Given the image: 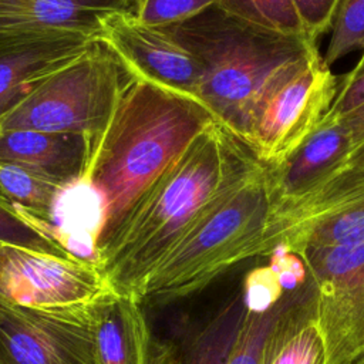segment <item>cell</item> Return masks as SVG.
<instances>
[{"label":"cell","instance_id":"cb8c5ba5","mask_svg":"<svg viewBox=\"0 0 364 364\" xmlns=\"http://www.w3.org/2000/svg\"><path fill=\"white\" fill-rule=\"evenodd\" d=\"M306 34L317 38L331 28L341 0H291Z\"/></svg>","mask_w":364,"mask_h":364},{"label":"cell","instance_id":"7402d4cb","mask_svg":"<svg viewBox=\"0 0 364 364\" xmlns=\"http://www.w3.org/2000/svg\"><path fill=\"white\" fill-rule=\"evenodd\" d=\"M0 242L47 252L58 256H68L54 240L40 232L23 213V210L0 193ZM75 259V257H74Z\"/></svg>","mask_w":364,"mask_h":364},{"label":"cell","instance_id":"4316f807","mask_svg":"<svg viewBox=\"0 0 364 364\" xmlns=\"http://www.w3.org/2000/svg\"><path fill=\"white\" fill-rule=\"evenodd\" d=\"M91 1H98V3H104L107 6H111L117 10H124V11H132L136 7L138 0H91Z\"/></svg>","mask_w":364,"mask_h":364},{"label":"cell","instance_id":"277c9868","mask_svg":"<svg viewBox=\"0 0 364 364\" xmlns=\"http://www.w3.org/2000/svg\"><path fill=\"white\" fill-rule=\"evenodd\" d=\"M272 213L269 173L260 165L159 263L144 287L142 304L166 306L191 297L240 262L263 257Z\"/></svg>","mask_w":364,"mask_h":364},{"label":"cell","instance_id":"f1b7e54d","mask_svg":"<svg viewBox=\"0 0 364 364\" xmlns=\"http://www.w3.org/2000/svg\"><path fill=\"white\" fill-rule=\"evenodd\" d=\"M355 364H364V357H363V358H361V360H360V361H357V363H355Z\"/></svg>","mask_w":364,"mask_h":364},{"label":"cell","instance_id":"6da1fadb","mask_svg":"<svg viewBox=\"0 0 364 364\" xmlns=\"http://www.w3.org/2000/svg\"><path fill=\"white\" fill-rule=\"evenodd\" d=\"M260 165L252 149L219 122L202 132L101 239L98 267L111 290L141 300L169 252Z\"/></svg>","mask_w":364,"mask_h":364},{"label":"cell","instance_id":"9c48e42d","mask_svg":"<svg viewBox=\"0 0 364 364\" xmlns=\"http://www.w3.org/2000/svg\"><path fill=\"white\" fill-rule=\"evenodd\" d=\"M100 41L135 80L199 100L202 67L169 28L146 26L132 11H114L101 24Z\"/></svg>","mask_w":364,"mask_h":364},{"label":"cell","instance_id":"9a60e30c","mask_svg":"<svg viewBox=\"0 0 364 364\" xmlns=\"http://www.w3.org/2000/svg\"><path fill=\"white\" fill-rule=\"evenodd\" d=\"M31 223L71 257L98 266L107 210L101 193L88 179L63 186L48 219Z\"/></svg>","mask_w":364,"mask_h":364},{"label":"cell","instance_id":"8992f818","mask_svg":"<svg viewBox=\"0 0 364 364\" xmlns=\"http://www.w3.org/2000/svg\"><path fill=\"white\" fill-rule=\"evenodd\" d=\"M94 303L37 309L0 293V364H97Z\"/></svg>","mask_w":364,"mask_h":364},{"label":"cell","instance_id":"5bb4252c","mask_svg":"<svg viewBox=\"0 0 364 364\" xmlns=\"http://www.w3.org/2000/svg\"><path fill=\"white\" fill-rule=\"evenodd\" d=\"M260 364H327L314 283L307 276L287 289L263 346Z\"/></svg>","mask_w":364,"mask_h":364},{"label":"cell","instance_id":"ac0fdd59","mask_svg":"<svg viewBox=\"0 0 364 364\" xmlns=\"http://www.w3.org/2000/svg\"><path fill=\"white\" fill-rule=\"evenodd\" d=\"M63 186L9 162H0V193L31 222H46Z\"/></svg>","mask_w":364,"mask_h":364},{"label":"cell","instance_id":"8fae6325","mask_svg":"<svg viewBox=\"0 0 364 364\" xmlns=\"http://www.w3.org/2000/svg\"><path fill=\"white\" fill-rule=\"evenodd\" d=\"M100 37L85 33H28L0 37V119Z\"/></svg>","mask_w":364,"mask_h":364},{"label":"cell","instance_id":"52a82bcc","mask_svg":"<svg viewBox=\"0 0 364 364\" xmlns=\"http://www.w3.org/2000/svg\"><path fill=\"white\" fill-rule=\"evenodd\" d=\"M340 78L318 54L284 80L266 100L249 148L273 168L283 162L318 127L337 95Z\"/></svg>","mask_w":364,"mask_h":364},{"label":"cell","instance_id":"e0dca14e","mask_svg":"<svg viewBox=\"0 0 364 364\" xmlns=\"http://www.w3.org/2000/svg\"><path fill=\"white\" fill-rule=\"evenodd\" d=\"M246 313L242 286L186 343L181 364H226Z\"/></svg>","mask_w":364,"mask_h":364},{"label":"cell","instance_id":"30bf717a","mask_svg":"<svg viewBox=\"0 0 364 364\" xmlns=\"http://www.w3.org/2000/svg\"><path fill=\"white\" fill-rule=\"evenodd\" d=\"M353 161V141L340 118L330 111L318 127L283 162L267 168L273 213L297 205L336 178L347 173Z\"/></svg>","mask_w":364,"mask_h":364},{"label":"cell","instance_id":"7a4b0ae2","mask_svg":"<svg viewBox=\"0 0 364 364\" xmlns=\"http://www.w3.org/2000/svg\"><path fill=\"white\" fill-rule=\"evenodd\" d=\"M215 122L200 100L134 78L108 127L94 141L84 176L105 203L101 239Z\"/></svg>","mask_w":364,"mask_h":364},{"label":"cell","instance_id":"5b68a950","mask_svg":"<svg viewBox=\"0 0 364 364\" xmlns=\"http://www.w3.org/2000/svg\"><path fill=\"white\" fill-rule=\"evenodd\" d=\"M132 81L121 61L98 40L6 114L0 129L82 134L95 141Z\"/></svg>","mask_w":364,"mask_h":364},{"label":"cell","instance_id":"44dd1931","mask_svg":"<svg viewBox=\"0 0 364 364\" xmlns=\"http://www.w3.org/2000/svg\"><path fill=\"white\" fill-rule=\"evenodd\" d=\"M354 50L364 51V0H341L323 60L331 65Z\"/></svg>","mask_w":364,"mask_h":364},{"label":"cell","instance_id":"3957f363","mask_svg":"<svg viewBox=\"0 0 364 364\" xmlns=\"http://www.w3.org/2000/svg\"><path fill=\"white\" fill-rule=\"evenodd\" d=\"M168 28L202 67L199 100L247 146L269 95L320 54L317 43L307 37L257 28L215 4Z\"/></svg>","mask_w":364,"mask_h":364},{"label":"cell","instance_id":"4fadbf2b","mask_svg":"<svg viewBox=\"0 0 364 364\" xmlns=\"http://www.w3.org/2000/svg\"><path fill=\"white\" fill-rule=\"evenodd\" d=\"M94 139L82 134L0 129V162L26 168L60 186L81 181Z\"/></svg>","mask_w":364,"mask_h":364},{"label":"cell","instance_id":"ba28073f","mask_svg":"<svg viewBox=\"0 0 364 364\" xmlns=\"http://www.w3.org/2000/svg\"><path fill=\"white\" fill-rule=\"evenodd\" d=\"M109 290L92 263L0 242V293L14 303L71 307L92 303Z\"/></svg>","mask_w":364,"mask_h":364},{"label":"cell","instance_id":"7c38bea8","mask_svg":"<svg viewBox=\"0 0 364 364\" xmlns=\"http://www.w3.org/2000/svg\"><path fill=\"white\" fill-rule=\"evenodd\" d=\"M97 364H181V357L159 341L141 300L112 290L94 303Z\"/></svg>","mask_w":364,"mask_h":364},{"label":"cell","instance_id":"83f0119b","mask_svg":"<svg viewBox=\"0 0 364 364\" xmlns=\"http://www.w3.org/2000/svg\"><path fill=\"white\" fill-rule=\"evenodd\" d=\"M364 171V164L360 166V168H357V169H354V171H351V172H348V173H354V172H363Z\"/></svg>","mask_w":364,"mask_h":364},{"label":"cell","instance_id":"ffe728a7","mask_svg":"<svg viewBox=\"0 0 364 364\" xmlns=\"http://www.w3.org/2000/svg\"><path fill=\"white\" fill-rule=\"evenodd\" d=\"M286 291L287 289L276 303L266 309L246 306L243 323L226 364H260L264 341L284 304Z\"/></svg>","mask_w":364,"mask_h":364},{"label":"cell","instance_id":"d6986e66","mask_svg":"<svg viewBox=\"0 0 364 364\" xmlns=\"http://www.w3.org/2000/svg\"><path fill=\"white\" fill-rule=\"evenodd\" d=\"M215 6L257 28L280 36L310 38L291 0H215Z\"/></svg>","mask_w":364,"mask_h":364},{"label":"cell","instance_id":"484cf974","mask_svg":"<svg viewBox=\"0 0 364 364\" xmlns=\"http://www.w3.org/2000/svg\"><path fill=\"white\" fill-rule=\"evenodd\" d=\"M337 117L348 129L353 141V161L348 171L351 172L364 164V102L353 111Z\"/></svg>","mask_w":364,"mask_h":364},{"label":"cell","instance_id":"d4e9b609","mask_svg":"<svg viewBox=\"0 0 364 364\" xmlns=\"http://www.w3.org/2000/svg\"><path fill=\"white\" fill-rule=\"evenodd\" d=\"M364 102V51L357 65L348 71L338 85L337 95L333 101L330 112L334 115H343L353 111Z\"/></svg>","mask_w":364,"mask_h":364},{"label":"cell","instance_id":"2e32d148","mask_svg":"<svg viewBox=\"0 0 364 364\" xmlns=\"http://www.w3.org/2000/svg\"><path fill=\"white\" fill-rule=\"evenodd\" d=\"M117 10L91 0H0V37L28 33H85L100 37Z\"/></svg>","mask_w":364,"mask_h":364},{"label":"cell","instance_id":"603a6c76","mask_svg":"<svg viewBox=\"0 0 364 364\" xmlns=\"http://www.w3.org/2000/svg\"><path fill=\"white\" fill-rule=\"evenodd\" d=\"M215 4V0H138L134 16L144 24L168 28L185 23Z\"/></svg>","mask_w":364,"mask_h":364}]
</instances>
